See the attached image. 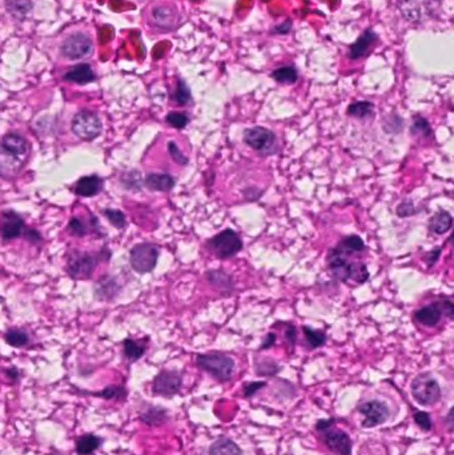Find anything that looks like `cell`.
Listing matches in <instances>:
<instances>
[{
	"mask_svg": "<svg viewBox=\"0 0 454 455\" xmlns=\"http://www.w3.org/2000/svg\"><path fill=\"white\" fill-rule=\"evenodd\" d=\"M346 253H344L339 246L329 251L326 262L330 274L340 282L353 280L359 284H364L369 278V272L365 264L351 262Z\"/></svg>",
	"mask_w": 454,
	"mask_h": 455,
	"instance_id": "cell-1",
	"label": "cell"
},
{
	"mask_svg": "<svg viewBox=\"0 0 454 455\" xmlns=\"http://www.w3.org/2000/svg\"><path fill=\"white\" fill-rule=\"evenodd\" d=\"M150 26L161 31H170L181 21V10L175 0H155L146 10Z\"/></svg>",
	"mask_w": 454,
	"mask_h": 455,
	"instance_id": "cell-2",
	"label": "cell"
},
{
	"mask_svg": "<svg viewBox=\"0 0 454 455\" xmlns=\"http://www.w3.org/2000/svg\"><path fill=\"white\" fill-rule=\"evenodd\" d=\"M110 251L108 248H103L99 253H83V252H72L67 261V272L75 280L90 278L96 267L101 261H108Z\"/></svg>",
	"mask_w": 454,
	"mask_h": 455,
	"instance_id": "cell-3",
	"label": "cell"
},
{
	"mask_svg": "<svg viewBox=\"0 0 454 455\" xmlns=\"http://www.w3.org/2000/svg\"><path fill=\"white\" fill-rule=\"evenodd\" d=\"M196 365L219 383H227L235 371V361L223 353H207L196 357Z\"/></svg>",
	"mask_w": 454,
	"mask_h": 455,
	"instance_id": "cell-4",
	"label": "cell"
},
{
	"mask_svg": "<svg viewBox=\"0 0 454 455\" xmlns=\"http://www.w3.org/2000/svg\"><path fill=\"white\" fill-rule=\"evenodd\" d=\"M71 129H72L74 135L77 136L80 140L92 142L101 135L103 124H101L100 117L96 115L95 112L83 110L77 112L74 116L72 123H71Z\"/></svg>",
	"mask_w": 454,
	"mask_h": 455,
	"instance_id": "cell-5",
	"label": "cell"
},
{
	"mask_svg": "<svg viewBox=\"0 0 454 455\" xmlns=\"http://www.w3.org/2000/svg\"><path fill=\"white\" fill-rule=\"evenodd\" d=\"M209 251L221 260L239 255L243 249V241L240 236L232 229H226L219 235L209 238L207 242Z\"/></svg>",
	"mask_w": 454,
	"mask_h": 455,
	"instance_id": "cell-6",
	"label": "cell"
},
{
	"mask_svg": "<svg viewBox=\"0 0 454 455\" xmlns=\"http://www.w3.org/2000/svg\"><path fill=\"white\" fill-rule=\"evenodd\" d=\"M160 251L156 245L143 242L135 245L130 252V262L136 273H151L157 265Z\"/></svg>",
	"mask_w": 454,
	"mask_h": 455,
	"instance_id": "cell-7",
	"label": "cell"
},
{
	"mask_svg": "<svg viewBox=\"0 0 454 455\" xmlns=\"http://www.w3.org/2000/svg\"><path fill=\"white\" fill-rule=\"evenodd\" d=\"M244 142L260 155H273L279 149L276 135L268 128H248L244 132Z\"/></svg>",
	"mask_w": 454,
	"mask_h": 455,
	"instance_id": "cell-8",
	"label": "cell"
},
{
	"mask_svg": "<svg viewBox=\"0 0 454 455\" xmlns=\"http://www.w3.org/2000/svg\"><path fill=\"white\" fill-rule=\"evenodd\" d=\"M412 396L422 406H432L441 398L440 385L431 374H420L412 383Z\"/></svg>",
	"mask_w": 454,
	"mask_h": 455,
	"instance_id": "cell-9",
	"label": "cell"
},
{
	"mask_svg": "<svg viewBox=\"0 0 454 455\" xmlns=\"http://www.w3.org/2000/svg\"><path fill=\"white\" fill-rule=\"evenodd\" d=\"M92 52H94L92 39L81 32L70 35L61 44V54L68 60H83L92 55Z\"/></svg>",
	"mask_w": 454,
	"mask_h": 455,
	"instance_id": "cell-10",
	"label": "cell"
},
{
	"mask_svg": "<svg viewBox=\"0 0 454 455\" xmlns=\"http://www.w3.org/2000/svg\"><path fill=\"white\" fill-rule=\"evenodd\" d=\"M438 6L437 0H399L398 8L409 21H424L433 15Z\"/></svg>",
	"mask_w": 454,
	"mask_h": 455,
	"instance_id": "cell-11",
	"label": "cell"
},
{
	"mask_svg": "<svg viewBox=\"0 0 454 455\" xmlns=\"http://www.w3.org/2000/svg\"><path fill=\"white\" fill-rule=\"evenodd\" d=\"M183 386V377L176 370H163L160 371L152 385V390L156 396L170 398L176 396Z\"/></svg>",
	"mask_w": 454,
	"mask_h": 455,
	"instance_id": "cell-12",
	"label": "cell"
},
{
	"mask_svg": "<svg viewBox=\"0 0 454 455\" xmlns=\"http://www.w3.org/2000/svg\"><path fill=\"white\" fill-rule=\"evenodd\" d=\"M359 412L362 414V427L372 429L385 423L389 418V407L381 400H372L365 402L359 407Z\"/></svg>",
	"mask_w": 454,
	"mask_h": 455,
	"instance_id": "cell-13",
	"label": "cell"
},
{
	"mask_svg": "<svg viewBox=\"0 0 454 455\" xmlns=\"http://www.w3.org/2000/svg\"><path fill=\"white\" fill-rule=\"evenodd\" d=\"M26 232V222L19 213L14 211H6L1 221V237L3 241H10L21 236Z\"/></svg>",
	"mask_w": 454,
	"mask_h": 455,
	"instance_id": "cell-14",
	"label": "cell"
},
{
	"mask_svg": "<svg viewBox=\"0 0 454 455\" xmlns=\"http://www.w3.org/2000/svg\"><path fill=\"white\" fill-rule=\"evenodd\" d=\"M28 149H30V146H28L27 140L19 133L10 132L3 136L1 151L4 155H7L10 157H15V159H21L23 156H26L28 153Z\"/></svg>",
	"mask_w": 454,
	"mask_h": 455,
	"instance_id": "cell-15",
	"label": "cell"
},
{
	"mask_svg": "<svg viewBox=\"0 0 454 455\" xmlns=\"http://www.w3.org/2000/svg\"><path fill=\"white\" fill-rule=\"evenodd\" d=\"M324 439L329 450L339 455H351L352 453V439L341 430H326Z\"/></svg>",
	"mask_w": 454,
	"mask_h": 455,
	"instance_id": "cell-16",
	"label": "cell"
},
{
	"mask_svg": "<svg viewBox=\"0 0 454 455\" xmlns=\"http://www.w3.org/2000/svg\"><path fill=\"white\" fill-rule=\"evenodd\" d=\"M442 317H444V313H442L440 302L422 307V308L417 309L415 313V320L417 322L426 328H433L435 325H438V322L441 321Z\"/></svg>",
	"mask_w": 454,
	"mask_h": 455,
	"instance_id": "cell-17",
	"label": "cell"
},
{
	"mask_svg": "<svg viewBox=\"0 0 454 455\" xmlns=\"http://www.w3.org/2000/svg\"><path fill=\"white\" fill-rule=\"evenodd\" d=\"M103 188V180L97 175H90L79 179L75 184L76 195L80 197H94Z\"/></svg>",
	"mask_w": 454,
	"mask_h": 455,
	"instance_id": "cell-18",
	"label": "cell"
},
{
	"mask_svg": "<svg viewBox=\"0 0 454 455\" xmlns=\"http://www.w3.org/2000/svg\"><path fill=\"white\" fill-rule=\"evenodd\" d=\"M117 280L111 275H103L95 285V297L100 301H111L119 294Z\"/></svg>",
	"mask_w": 454,
	"mask_h": 455,
	"instance_id": "cell-19",
	"label": "cell"
},
{
	"mask_svg": "<svg viewBox=\"0 0 454 455\" xmlns=\"http://www.w3.org/2000/svg\"><path fill=\"white\" fill-rule=\"evenodd\" d=\"M96 76L92 68L88 64H79L72 67L68 72L64 75V80L75 83L79 86H84L88 83H92L95 80Z\"/></svg>",
	"mask_w": 454,
	"mask_h": 455,
	"instance_id": "cell-20",
	"label": "cell"
},
{
	"mask_svg": "<svg viewBox=\"0 0 454 455\" xmlns=\"http://www.w3.org/2000/svg\"><path fill=\"white\" fill-rule=\"evenodd\" d=\"M144 184L155 192H170L175 186V179L168 173H148Z\"/></svg>",
	"mask_w": 454,
	"mask_h": 455,
	"instance_id": "cell-21",
	"label": "cell"
},
{
	"mask_svg": "<svg viewBox=\"0 0 454 455\" xmlns=\"http://www.w3.org/2000/svg\"><path fill=\"white\" fill-rule=\"evenodd\" d=\"M454 220L452 215L446 211H438L429 221V229L435 235H444L449 232L453 226Z\"/></svg>",
	"mask_w": 454,
	"mask_h": 455,
	"instance_id": "cell-22",
	"label": "cell"
},
{
	"mask_svg": "<svg viewBox=\"0 0 454 455\" xmlns=\"http://www.w3.org/2000/svg\"><path fill=\"white\" fill-rule=\"evenodd\" d=\"M376 40L377 37L372 31H365L364 35H361L359 40L351 47V57L356 60L369 54V50L376 43Z\"/></svg>",
	"mask_w": 454,
	"mask_h": 455,
	"instance_id": "cell-23",
	"label": "cell"
},
{
	"mask_svg": "<svg viewBox=\"0 0 454 455\" xmlns=\"http://www.w3.org/2000/svg\"><path fill=\"white\" fill-rule=\"evenodd\" d=\"M209 455H243V452L233 441L219 438L210 445Z\"/></svg>",
	"mask_w": 454,
	"mask_h": 455,
	"instance_id": "cell-24",
	"label": "cell"
},
{
	"mask_svg": "<svg viewBox=\"0 0 454 455\" xmlns=\"http://www.w3.org/2000/svg\"><path fill=\"white\" fill-rule=\"evenodd\" d=\"M101 442H103V439L95 434H84L83 437H80L76 441V454H92L100 447Z\"/></svg>",
	"mask_w": 454,
	"mask_h": 455,
	"instance_id": "cell-25",
	"label": "cell"
},
{
	"mask_svg": "<svg viewBox=\"0 0 454 455\" xmlns=\"http://www.w3.org/2000/svg\"><path fill=\"white\" fill-rule=\"evenodd\" d=\"M207 278H208L209 284L212 287H215L216 289L220 291H233L235 285H233V280L230 278L229 274L217 269V271H209L207 273Z\"/></svg>",
	"mask_w": 454,
	"mask_h": 455,
	"instance_id": "cell-26",
	"label": "cell"
},
{
	"mask_svg": "<svg viewBox=\"0 0 454 455\" xmlns=\"http://www.w3.org/2000/svg\"><path fill=\"white\" fill-rule=\"evenodd\" d=\"M339 248L346 255H353V253L365 251L366 246L361 237L357 235H351V236L344 237L341 240Z\"/></svg>",
	"mask_w": 454,
	"mask_h": 455,
	"instance_id": "cell-27",
	"label": "cell"
},
{
	"mask_svg": "<svg viewBox=\"0 0 454 455\" xmlns=\"http://www.w3.org/2000/svg\"><path fill=\"white\" fill-rule=\"evenodd\" d=\"M373 110H375V106L373 103L371 101H356V103H352L348 110H346V113L348 116H352V117H356V119H368L373 115Z\"/></svg>",
	"mask_w": 454,
	"mask_h": 455,
	"instance_id": "cell-28",
	"label": "cell"
},
{
	"mask_svg": "<svg viewBox=\"0 0 454 455\" xmlns=\"http://www.w3.org/2000/svg\"><path fill=\"white\" fill-rule=\"evenodd\" d=\"M4 340L12 347H23L30 342L28 334L21 329H8L4 334Z\"/></svg>",
	"mask_w": 454,
	"mask_h": 455,
	"instance_id": "cell-29",
	"label": "cell"
},
{
	"mask_svg": "<svg viewBox=\"0 0 454 455\" xmlns=\"http://www.w3.org/2000/svg\"><path fill=\"white\" fill-rule=\"evenodd\" d=\"M411 132L418 139H431L433 136V130L429 126L428 120L424 119L422 116H415Z\"/></svg>",
	"mask_w": 454,
	"mask_h": 455,
	"instance_id": "cell-30",
	"label": "cell"
},
{
	"mask_svg": "<svg viewBox=\"0 0 454 455\" xmlns=\"http://www.w3.org/2000/svg\"><path fill=\"white\" fill-rule=\"evenodd\" d=\"M272 77L277 83H282V84H295L297 81L299 73L295 67L288 66V67H282V68L275 70L272 72Z\"/></svg>",
	"mask_w": 454,
	"mask_h": 455,
	"instance_id": "cell-31",
	"label": "cell"
},
{
	"mask_svg": "<svg viewBox=\"0 0 454 455\" xmlns=\"http://www.w3.org/2000/svg\"><path fill=\"white\" fill-rule=\"evenodd\" d=\"M124 356L131 361V362H135L137 360H140L144 353H146V345L137 342V341H133L131 338H127L124 341Z\"/></svg>",
	"mask_w": 454,
	"mask_h": 455,
	"instance_id": "cell-32",
	"label": "cell"
},
{
	"mask_svg": "<svg viewBox=\"0 0 454 455\" xmlns=\"http://www.w3.org/2000/svg\"><path fill=\"white\" fill-rule=\"evenodd\" d=\"M303 331L308 345L310 346L312 349H317V347H322V346L325 345V342H326V334L324 331H322V330H316V329L309 328V327H304Z\"/></svg>",
	"mask_w": 454,
	"mask_h": 455,
	"instance_id": "cell-33",
	"label": "cell"
},
{
	"mask_svg": "<svg viewBox=\"0 0 454 455\" xmlns=\"http://www.w3.org/2000/svg\"><path fill=\"white\" fill-rule=\"evenodd\" d=\"M167 418V412L161 407H150L141 414V420L148 425H160Z\"/></svg>",
	"mask_w": 454,
	"mask_h": 455,
	"instance_id": "cell-34",
	"label": "cell"
},
{
	"mask_svg": "<svg viewBox=\"0 0 454 455\" xmlns=\"http://www.w3.org/2000/svg\"><path fill=\"white\" fill-rule=\"evenodd\" d=\"M94 396L104 400H124L127 397V391L121 386H108L101 391L94 393Z\"/></svg>",
	"mask_w": 454,
	"mask_h": 455,
	"instance_id": "cell-35",
	"label": "cell"
},
{
	"mask_svg": "<svg viewBox=\"0 0 454 455\" xmlns=\"http://www.w3.org/2000/svg\"><path fill=\"white\" fill-rule=\"evenodd\" d=\"M172 97H173V100H175L177 104H181V106H186V104L190 103V88H188V86H187L183 80H179L177 87H176L175 92H173Z\"/></svg>",
	"mask_w": 454,
	"mask_h": 455,
	"instance_id": "cell-36",
	"label": "cell"
},
{
	"mask_svg": "<svg viewBox=\"0 0 454 455\" xmlns=\"http://www.w3.org/2000/svg\"><path fill=\"white\" fill-rule=\"evenodd\" d=\"M67 231L75 237H84L88 233V226L86 224V221L80 217H72L68 222Z\"/></svg>",
	"mask_w": 454,
	"mask_h": 455,
	"instance_id": "cell-37",
	"label": "cell"
},
{
	"mask_svg": "<svg viewBox=\"0 0 454 455\" xmlns=\"http://www.w3.org/2000/svg\"><path fill=\"white\" fill-rule=\"evenodd\" d=\"M166 122L170 124V127L176 128V129H184L190 123V117L181 112H170L167 115Z\"/></svg>",
	"mask_w": 454,
	"mask_h": 455,
	"instance_id": "cell-38",
	"label": "cell"
},
{
	"mask_svg": "<svg viewBox=\"0 0 454 455\" xmlns=\"http://www.w3.org/2000/svg\"><path fill=\"white\" fill-rule=\"evenodd\" d=\"M104 216L117 229H123L127 225L126 215L119 209H110L108 208V209L104 211Z\"/></svg>",
	"mask_w": 454,
	"mask_h": 455,
	"instance_id": "cell-39",
	"label": "cell"
},
{
	"mask_svg": "<svg viewBox=\"0 0 454 455\" xmlns=\"http://www.w3.org/2000/svg\"><path fill=\"white\" fill-rule=\"evenodd\" d=\"M10 1L17 4V7L15 6H8V11L15 17L23 18L31 10V3L28 0H10Z\"/></svg>",
	"mask_w": 454,
	"mask_h": 455,
	"instance_id": "cell-40",
	"label": "cell"
},
{
	"mask_svg": "<svg viewBox=\"0 0 454 455\" xmlns=\"http://www.w3.org/2000/svg\"><path fill=\"white\" fill-rule=\"evenodd\" d=\"M121 182H123V185H124L126 188L133 189V191H137V189L141 188V185H140V182H141L140 173H137V172H135V171L130 172V173H127V175H124V177L121 179Z\"/></svg>",
	"mask_w": 454,
	"mask_h": 455,
	"instance_id": "cell-41",
	"label": "cell"
},
{
	"mask_svg": "<svg viewBox=\"0 0 454 455\" xmlns=\"http://www.w3.org/2000/svg\"><path fill=\"white\" fill-rule=\"evenodd\" d=\"M168 152H170V157L173 159V162H176L179 165L188 164V157L183 155V152L179 149L177 144L175 142H168Z\"/></svg>",
	"mask_w": 454,
	"mask_h": 455,
	"instance_id": "cell-42",
	"label": "cell"
},
{
	"mask_svg": "<svg viewBox=\"0 0 454 455\" xmlns=\"http://www.w3.org/2000/svg\"><path fill=\"white\" fill-rule=\"evenodd\" d=\"M416 206H415V204H413L412 201H402V202H401L397 206L398 217L406 219V217H411V216H413V215H416Z\"/></svg>",
	"mask_w": 454,
	"mask_h": 455,
	"instance_id": "cell-43",
	"label": "cell"
},
{
	"mask_svg": "<svg viewBox=\"0 0 454 455\" xmlns=\"http://www.w3.org/2000/svg\"><path fill=\"white\" fill-rule=\"evenodd\" d=\"M280 370V366L273 361H264L257 365V373L261 376H273Z\"/></svg>",
	"mask_w": 454,
	"mask_h": 455,
	"instance_id": "cell-44",
	"label": "cell"
},
{
	"mask_svg": "<svg viewBox=\"0 0 454 455\" xmlns=\"http://www.w3.org/2000/svg\"><path fill=\"white\" fill-rule=\"evenodd\" d=\"M415 420H416L417 425L425 432L432 429V419L429 417V414L425 413V412H416Z\"/></svg>",
	"mask_w": 454,
	"mask_h": 455,
	"instance_id": "cell-45",
	"label": "cell"
},
{
	"mask_svg": "<svg viewBox=\"0 0 454 455\" xmlns=\"http://www.w3.org/2000/svg\"><path fill=\"white\" fill-rule=\"evenodd\" d=\"M265 386V383H248L244 385V396L246 397H252L253 394H256V391H259L260 389H263Z\"/></svg>",
	"mask_w": 454,
	"mask_h": 455,
	"instance_id": "cell-46",
	"label": "cell"
},
{
	"mask_svg": "<svg viewBox=\"0 0 454 455\" xmlns=\"http://www.w3.org/2000/svg\"><path fill=\"white\" fill-rule=\"evenodd\" d=\"M285 340L290 346L295 345V342H296V328L290 324L286 325V329H285Z\"/></svg>",
	"mask_w": 454,
	"mask_h": 455,
	"instance_id": "cell-47",
	"label": "cell"
},
{
	"mask_svg": "<svg viewBox=\"0 0 454 455\" xmlns=\"http://www.w3.org/2000/svg\"><path fill=\"white\" fill-rule=\"evenodd\" d=\"M24 237H26L28 241L34 242V244L41 241V236H40V233H39L37 229H27V231L24 232Z\"/></svg>",
	"mask_w": 454,
	"mask_h": 455,
	"instance_id": "cell-48",
	"label": "cell"
},
{
	"mask_svg": "<svg viewBox=\"0 0 454 455\" xmlns=\"http://www.w3.org/2000/svg\"><path fill=\"white\" fill-rule=\"evenodd\" d=\"M275 341H276V336H275L273 333H269V334L266 336V338H265L264 342H263V345L260 346V349H261V350H264V349H269V347H272L273 344H275Z\"/></svg>",
	"mask_w": 454,
	"mask_h": 455,
	"instance_id": "cell-49",
	"label": "cell"
},
{
	"mask_svg": "<svg viewBox=\"0 0 454 455\" xmlns=\"http://www.w3.org/2000/svg\"><path fill=\"white\" fill-rule=\"evenodd\" d=\"M446 426L449 429V432L454 433V407H452L446 416Z\"/></svg>",
	"mask_w": 454,
	"mask_h": 455,
	"instance_id": "cell-50",
	"label": "cell"
},
{
	"mask_svg": "<svg viewBox=\"0 0 454 455\" xmlns=\"http://www.w3.org/2000/svg\"><path fill=\"white\" fill-rule=\"evenodd\" d=\"M440 249L437 248L435 249V252H431L429 255H428V264H429V267H432V265H435V261L438 260V255H440Z\"/></svg>",
	"mask_w": 454,
	"mask_h": 455,
	"instance_id": "cell-51",
	"label": "cell"
},
{
	"mask_svg": "<svg viewBox=\"0 0 454 455\" xmlns=\"http://www.w3.org/2000/svg\"><path fill=\"white\" fill-rule=\"evenodd\" d=\"M8 374L10 378H12L14 381H18L19 380V370L17 367H11V369H7L6 371Z\"/></svg>",
	"mask_w": 454,
	"mask_h": 455,
	"instance_id": "cell-52",
	"label": "cell"
},
{
	"mask_svg": "<svg viewBox=\"0 0 454 455\" xmlns=\"http://www.w3.org/2000/svg\"><path fill=\"white\" fill-rule=\"evenodd\" d=\"M289 28H290V23H285L284 26H280V27H276L275 28V32H280V30H284V34L289 32Z\"/></svg>",
	"mask_w": 454,
	"mask_h": 455,
	"instance_id": "cell-53",
	"label": "cell"
},
{
	"mask_svg": "<svg viewBox=\"0 0 454 455\" xmlns=\"http://www.w3.org/2000/svg\"><path fill=\"white\" fill-rule=\"evenodd\" d=\"M451 241H452V244L454 245V235L453 236L451 237Z\"/></svg>",
	"mask_w": 454,
	"mask_h": 455,
	"instance_id": "cell-54",
	"label": "cell"
}]
</instances>
